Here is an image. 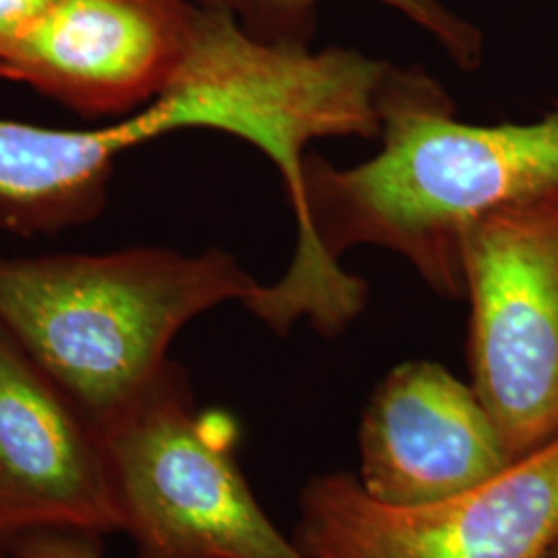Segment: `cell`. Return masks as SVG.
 I'll return each mask as SVG.
<instances>
[{
  "label": "cell",
  "instance_id": "obj_9",
  "mask_svg": "<svg viewBox=\"0 0 558 558\" xmlns=\"http://www.w3.org/2000/svg\"><path fill=\"white\" fill-rule=\"evenodd\" d=\"M201 9L230 15L253 38L269 44L311 46L317 36L323 0H193ZM424 29L461 71L484 60V34L442 0H373Z\"/></svg>",
  "mask_w": 558,
  "mask_h": 558
},
{
  "label": "cell",
  "instance_id": "obj_7",
  "mask_svg": "<svg viewBox=\"0 0 558 558\" xmlns=\"http://www.w3.org/2000/svg\"><path fill=\"white\" fill-rule=\"evenodd\" d=\"M44 530L120 532L100 430L0 325V558Z\"/></svg>",
  "mask_w": 558,
  "mask_h": 558
},
{
  "label": "cell",
  "instance_id": "obj_2",
  "mask_svg": "<svg viewBox=\"0 0 558 558\" xmlns=\"http://www.w3.org/2000/svg\"><path fill=\"white\" fill-rule=\"evenodd\" d=\"M259 286L220 248L0 255V325L98 424L160 375L191 320Z\"/></svg>",
  "mask_w": 558,
  "mask_h": 558
},
{
  "label": "cell",
  "instance_id": "obj_12",
  "mask_svg": "<svg viewBox=\"0 0 558 558\" xmlns=\"http://www.w3.org/2000/svg\"><path fill=\"white\" fill-rule=\"evenodd\" d=\"M550 558H558V539L555 542V546H553V550H550V555H548Z\"/></svg>",
  "mask_w": 558,
  "mask_h": 558
},
{
  "label": "cell",
  "instance_id": "obj_8",
  "mask_svg": "<svg viewBox=\"0 0 558 558\" xmlns=\"http://www.w3.org/2000/svg\"><path fill=\"white\" fill-rule=\"evenodd\" d=\"M360 458L362 488L396 507L453 497L513 461L474 387L428 360L380 380L362 416Z\"/></svg>",
  "mask_w": 558,
  "mask_h": 558
},
{
  "label": "cell",
  "instance_id": "obj_6",
  "mask_svg": "<svg viewBox=\"0 0 558 558\" xmlns=\"http://www.w3.org/2000/svg\"><path fill=\"white\" fill-rule=\"evenodd\" d=\"M197 20L193 0H54L9 50L0 81L81 119H120L177 80Z\"/></svg>",
  "mask_w": 558,
  "mask_h": 558
},
{
  "label": "cell",
  "instance_id": "obj_3",
  "mask_svg": "<svg viewBox=\"0 0 558 558\" xmlns=\"http://www.w3.org/2000/svg\"><path fill=\"white\" fill-rule=\"evenodd\" d=\"M96 426L137 558H311L255 499L236 422L199 410L179 362Z\"/></svg>",
  "mask_w": 558,
  "mask_h": 558
},
{
  "label": "cell",
  "instance_id": "obj_1",
  "mask_svg": "<svg viewBox=\"0 0 558 558\" xmlns=\"http://www.w3.org/2000/svg\"><path fill=\"white\" fill-rule=\"evenodd\" d=\"M380 149L339 168L308 151L304 220L281 278L242 306L278 336L308 320L343 333L368 302V283L341 255L377 246L408 260L445 299H463V244L500 207L558 193V100L532 122L456 119L447 89L420 66H398L380 100Z\"/></svg>",
  "mask_w": 558,
  "mask_h": 558
},
{
  "label": "cell",
  "instance_id": "obj_4",
  "mask_svg": "<svg viewBox=\"0 0 558 558\" xmlns=\"http://www.w3.org/2000/svg\"><path fill=\"white\" fill-rule=\"evenodd\" d=\"M461 267L472 387L523 458L558 437V193L474 223Z\"/></svg>",
  "mask_w": 558,
  "mask_h": 558
},
{
  "label": "cell",
  "instance_id": "obj_10",
  "mask_svg": "<svg viewBox=\"0 0 558 558\" xmlns=\"http://www.w3.org/2000/svg\"><path fill=\"white\" fill-rule=\"evenodd\" d=\"M11 558H106L101 536L75 530H44L13 546Z\"/></svg>",
  "mask_w": 558,
  "mask_h": 558
},
{
  "label": "cell",
  "instance_id": "obj_11",
  "mask_svg": "<svg viewBox=\"0 0 558 558\" xmlns=\"http://www.w3.org/2000/svg\"><path fill=\"white\" fill-rule=\"evenodd\" d=\"M54 0H0V69L15 41Z\"/></svg>",
  "mask_w": 558,
  "mask_h": 558
},
{
  "label": "cell",
  "instance_id": "obj_5",
  "mask_svg": "<svg viewBox=\"0 0 558 558\" xmlns=\"http://www.w3.org/2000/svg\"><path fill=\"white\" fill-rule=\"evenodd\" d=\"M557 539L558 437L426 505H385L341 472L300 495L296 544L311 558H546Z\"/></svg>",
  "mask_w": 558,
  "mask_h": 558
}]
</instances>
